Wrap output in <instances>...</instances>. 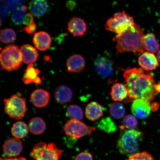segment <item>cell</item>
<instances>
[{
  "mask_svg": "<svg viewBox=\"0 0 160 160\" xmlns=\"http://www.w3.org/2000/svg\"><path fill=\"white\" fill-rule=\"evenodd\" d=\"M123 76L130 101L141 99L151 102L160 92V85L156 84L149 71L142 68H133L126 70Z\"/></svg>",
  "mask_w": 160,
  "mask_h": 160,
  "instance_id": "cell-1",
  "label": "cell"
},
{
  "mask_svg": "<svg viewBox=\"0 0 160 160\" xmlns=\"http://www.w3.org/2000/svg\"><path fill=\"white\" fill-rule=\"evenodd\" d=\"M144 36L141 27L135 23L122 34L113 38V40L117 43L118 52H132L136 54L138 52L142 53L145 51Z\"/></svg>",
  "mask_w": 160,
  "mask_h": 160,
  "instance_id": "cell-2",
  "label": "cell"
},
{
  "mask_svg": "<svg viewBox=\"0 0 160 160\" xmlns=\"http://www.w3.org/2000/svg\"><path fill=\"white\" fill-rule=\"evenodd\" d=\"M117 147L122 155L131 156L138 152L140 145L143 139L141 132L136 130H122Z\"/></svg>",
  "mask_w": 160,
  "mask_h": 160,
  "instance_id": "cell-3",
  "label": "cell"
},
{
  "mask_svg": "<svg viewBox=\"0 0 160 160\" xmlns=\"http://www.w3.org/2000/svg\"><path fill=\"white\" fill-rule=\"evenodd\" d=\"M0 61L2 70L10 72L19 69L23 62L20 49L14 45L7 46L1 52Z\"/></svg>",
  "mask_w": 160,
  "mask_h": 160,
  "instance_id": "cell-4",
  "label": "cell"
},
{
  "mask_svg": "<svg viewBox=\"0 0 160 160\" xmlns=\"http://www.w3.org/2000/svg\"><path fill=\"white\" fill-rule=\"evenodd\" d=\"M30 154L34 160H60L63 153L55 143L41 142L34 146Z\"/></svg>",
  "mask_w": 160,
  "mask_h": 160,
  "instance_id": "cell-5",
  "label": "cell"
},
{
  "mask_svg": "<svg viewBox=\"0 0 160 160\" xmlns=\"http://www.w3.org/2000/svg\"><path fill=\"white\" fill-rule=\"evenodd\" d=\"M135 23L133 18L125 11L116 13L108 20L105 25L107 31L120 35L127 31Z\"/></svg>",
  "mask_w": 160,
  "mask_h": 160,
  "instance_id": "cell-6",
  "label": "cell"
},
{
  "mask_svg": "<svg viewBox=\"0 0 160 160\" xmlns=\"http://www.w3.org/2000/svg\"><path fill=\"white\" fill-rule=\"evenodd\" d=\"M4 105L6 113L15 119H22L28 111L26 99L21 95H13L4 99Z\"/></svg>",
  "mask_w": 160,
  "mask_h": 160,
  "instance_id": "cell-7",
  "label": "cell"
},
{
  "mask_svg": "<svg viewBox=\"0 0 160 160\" xmlns=\"http://www.w3.org/2000/svg\"><path fill=\"white\" fill-rule=\"evenodd\" d=\"M63 129L68 137L73 139H79L91 135L95 131L96 128L89 127L79 120L71 119L66 122Z\"/></svg>",
  "mask_w": 160,
  "mask_h": 160,
  "instance_id": "cell-8",
  "label": "cell"
},
{
  "mask_svg": "<svg viewBox=\"0 0 160 160\" xmlns=\"http://www.w3.org/2000/svg\"><path fill=\"white\" fill-rule=\"evenodd\" d=\"M112 60L102 56H99L94 62L95 69L100 77L105 78L111 77L114 71Z\"/></svg>",
  "mask_w": 160,
  "mask_h": 160,
  "instance_id": "cell-9",
  "label": "cell"
},
{
  "mask_svg": "<svg viewBox=\"0 0 160 160\" xmlns=\"http://www.w3.org/2000/svg\"><path fill=\"white\" fill-rule=\"evenodd\" d=\"M22 149V143L21 140L15 138L6 140L3 145V153L9 158L19 155Z\"/></svg>",
  "mask_w": 160,
  "mask_h": 160,
  "instance_id": "cell-10",
  "label": "cell"
},
{
  "mask_svg": "<svg viewBox=\"0 0 160 160\" xmlns=\"http://www.w3.org/2000/svg\"><path fill=\"white\" fill-rule=\"evenodd\" d=\"M150 102L141 99H137L133 102L131 106L132 113L140 119L147 118L151 113Z\"/></svg>",
  "mask_w": 160,
  "mask_h": 160,
  "instance_id": "cell-11",
  "label": "cell"
},
{
  "mask_svg": "<svg viewBox=\"0 0 160 160\" xmlns=\"http://www.w3.org/2000/svg\"><path fill=\"white\" fill-rule=\"evenodd\" d=\"M138 62L142 68L148 71L156 69L159 65L157 58L153 53L149 52L142 53L138 58Z\"/></svg>",
  "mask_w": 160,
  "mask_h": 160,
  "instance_id": "cell-12",
  "label": "cell"
},
{
  "mask_svg": "<svg viewBox=\"0 0 160 160\" xmlns=\"http://www.w3.org/2000/svg\"><path fill=\"white\" fill-rule=\"evenodd\" d=\"M68 29L74 37H82L87 29V23L84 20L78 17H73L68 23Z\"/></svg>",
  "mask_w": 160,
  "mask_h": 160,
  "instance_id": "cell-13",
  "label": "cell"
},
{
  "mask_svg": "<svg viewBox=\"0 0 160 160\" xmlns=\"http://www.w3.org/2000/svg\"><path fill=\"white\" fill-rule=\"evenodd\" d=\"M33 43L38 49L44 51L49 49L51 45V37L49 34L45 32H38L34 35Z\"/></svg>",
  "mask_w": 160,
  "mask_h": 160,
  "instance_id": "cell-14",
  "label": "cell"
},
{
  "mask_svg": "<svg viewBox=\"0 0 160 160\" xmlns=\"http://www.w3.org/2000/svg\"><path fill=\"white\" fill-rule=\"evenodd\" d=\"M31 99L35 107L42 108L46 107L48 104L50 95L48 92L45 90L37 89L32 93Z\"/></svg>",
  "mask_w": 160,
  "mask_h": 160,
  "instance_id": "cell-15",
  "label": "cell"
},
{
  "mask_svg": "<svg viewBox=\"0 0 160 160\" xmlns=\"http://www.w3.org/2000/svg\"><path fill=\"white\" fill-rule=\"evenodd\" d=\"M54 95L56 101L61 104L69 103L72 99L73 96L71 89L65 85L58 87L55 90Z\"/></svg>",
  "mask_w": 160,
  "mask_h": 160,
  "instance_id": "cell-16",
  "label": "cell"
},
{
  "mask_svg": "<svg viewBox=\"0 0 160 160\" xmlns=\"http://www.w3.org/2000/svg\"><path fill=\"white\" fill-rule=\"evenodd\" d=\"M68 71L73 73L81 72L85 67L84 58L81 55L75 54L70 57L67 62Z\"/></svg>",
  "mask_w": 160,
  "mask_h": 160,
  "instance_id": "cell-17",
  "label": "cell"
},
{
  "mask_svg": "<svg viewBox=\"0 0 160 160\" xmlns=\"http://www.w3.org/2000/svg\"><path fill=\"white\" fill-rule=\"evenodd\" d=\"M20 52L23 62L27 64H31L35 62L38 57V53L37 49L29 44L22 46L20 48Z\"/></svg>",
  "mask_w": 160,
  "mask_h": 160,
  "instance_id": "cell-18",
  "label": "cell"
},
{
  "mask_svg": "<svg viewBox=\"0 0 160 160\" xmlns=\"http://www.w3.org/2000/svg\"><path fill=\"white\" fill-rule=\"evenodd\" d=\"M29 8L32 14L36 17H40L47 13L49 5L47 0H31Z\"/></svg>",
  "mask_w": 160,
  "mask_h": 160,
  "instance_id": "cell-19",
  "label": "cell"
},
{
  "mask_svg": "<svg viewBox=\"0 0 160 160\" xmlns=\"http://www.w3.org/2000/svg\"><path fill=\"white\" fill-rule=\"evenodd\" d=\"M40 73L39 70L35 68L33 63L29 64L25 71V74L22 79V81L26 84L31 83L40 84L42 83V80L39 77Z\"/></svg>",
  "mask_w": 160,
  "mask_h": 160,
  "instance_id": "cell-20",
  "label": "cell"
},
{
  "mask_svg": "<svg viewBox=\"0 0 160 160\" xmlns=\"http://www.w3.org/2000/svg\"><path fill=\"white\" fill-rule=\"evenodd\" d=\"M85 113L86 117L88 119L95 121L103 117V107L97 102H92L87 105Z\"/></svg>",
  "mask_w": 160,
  "mask_h": 160,
  "instance_id": "cell-21",
  "label": "cell"
},
{
  "mask_svg": "<svg viewBox=\"0 0 160 160\" xmlns=\"http://www.w3.org/2000/svg\"><path fill=\"white\" fill-rule=\"evenodd\" d=\"M110 94L114 101H122L128 97V91L123 84L115 83L111 88Z\"/></svg>",
  "mask_w": 160,
  "mask_h": 160,
  "instance_id": "cell-22",
  "label": "cell"
},
{
  "mask_svg": "<svg viewBox=\"0 0 160 160\" xmlns=\"http://www.w3.org/2000/svg\"><path fill=\"white\" fill-rule=\"evenodd\" d=\"M29 129L31 132L35 135H40L44 133L47 126L44 121L39 117L33 118L30 120Z\"/></svg>",
  "mask_w": 160,
  "mask_h": 160,
  "instance_id": "cell-23",
  "label": "cell"
},
{
  "mask_svg": "<svg viewBox=\"0 0 160 160\" xmlns=\"http://www.w3.org/2000/svg\"><path fill=\"white\" fill-rule=\"evenodd\" d=\"M145 49L149 52L154 53L158 52L160 45L153 33L147 34L144 38Z\"/></svg>",
  "mask_w": 160,
  "mask_h": 160,
  "instance_id": "cell-24",
  "label": "cell"
},
{
  "mask_svg": "<svg viewBox=\"0 0 160 160\" xmlns=\"http://www.w3.org/2000/svg\"><path fill=\"white\" fill-rule=\"evenodd\" d=\"M28 126L23 122H16L11 128L12 135L17 139H22L27 136L29 132Z\"/></svg>",
  "mask_w": 160,
  "mask_h": 160,
  "instance_id": "cell-25",
  "label": "cell"
},
{
  "mask_svg": "<svg viewBox=\"0 0 160 160\" xmlns=\"http://www.w3.org/2000/svg\"><path fill=\"white\" fill-rule=\"evenodd\" d=\"M97 127L100 129L103 130L107 133L114 132L117 127L111 118L107 117L102 119L98 123Z\"/></svg>",
  "mask_w": 160,
  "mask_h": 160,
  "instance_id": "cell-26",
  "label": "cell"
},
{
  "mask_svg": "<svg viewBox=\"0 0 160 160\" xmlns=\"http://www.w3.org/2000/svg\"><path fill=\"white\" fill-rule=\"evenodd\" d=\"M110 114L114 118L120 119L122 118L126 113L124 106L119 103H114L111 105L109 107Z\"/></svg>",
  "mask_w": 160,
  "mask_h": 160,
  "instance_id": "cell-27",
  "label": "cell"
},
{
  "mask_svg": "<svg viewBox=\"0 0 160 160\" xmlns=\"http://www.w3.org/2000/svg\"><path fill=\"white\" fill-rule=\"evenodd\" d=\"M17 39V35L13 30L7 28L1 30V40L2 42L5 44L13 43Z\"/></svg>",
  "mask_w": 160,
  "mask_h": 160,
  "instance_id": "cell-28",
  "label": "cell"
},
{
  "mask_svg": "<svg viewBox=\"0 0 160 160\" xmlns=\"http://www.w3.org/2000/svg\"><path fill=\"white\" fill-rule=\"evenodd\" d=\"M67 113L72 119L79 120L83 119V115L82 110L77 105H71L68 108Z\"/></svg>",
  "mask_w": 160,
  "mask_h": 160,
  "instance_id": "cell-29",
  "label": "cell"
},
{
  "mask_svg": "<svg viewBox=\"0 0 160 160\" xmlns=\"http://www.w3.org/2000/svg\"><path fill=\"white\" fill-rule=\"evenodd\" d=\"M123 125L120 127L121 130L125 128L128 130H135L138 126L137 120L134 116L128 115L124 118Z\"/></svg>",
  "mask_w": 160,
  "mask_h": 160,
  "instance_id": "cell-30",
  "label": "cell"
},
{
  "mask_svg": "<svg viewBox=\"0 0 160 160\" xmlns=\"http://www.w3.org/2000/svg\"><path fill=\"white\" fill-rule=\"evenodd\" d=\"M26 15V11L21 9L15 11L12 17V21L16 25H19L23 23V20Z\"/></svg>",
  "mask_w": 160,
  "mask_h": 160,
  "instance_id": "cell-31",
  "label": "cell"
},
{
  "mask_svg": "<svg viewBox=\"0 0 160 160\" xmlns=\"http://www.w3.org/2000/svg\"><path fill=\"white\" fill-rule=\"evenodd\" d=\"M128 160H155L153 156L147 152H138L129 156Z\"/></svg>",
  "mask_w": 160,
  "mask_h": 160,
  "instance_id": "cell-32",
  "label": "cell"
},
{
  "mask_svg": "<svg viewBox=\"0 0 160 160\" xmlns=\"http://www.w3.org/2000/svg\"><path fill=\"white\" fill-rule=\"evenodd\" d=\"M75 160H93L91 153L87 152H82L76 156Z\"/></svg>",
  "mask_w": 160,
  "mask_h": 160,
  "instance_id": "cell-33",
  "label": "cell"
},
{
  "mask_svg": "<svg viewBox=\"0 0 160 160\" xmlns=\"http://www.w3.org/2000/svg\"><path fill=\"white\" fill-rule=\"evenodd\" d=\"M37 27V25L34 22H32L25 27L23 29V31L29 34H32L35 32Z\"/></svg>",
  "mask_w": 160,
  "mask_h": 160,
  "instance_id": "cell-34",
  "label": "cell"
},
{
  "mask_svg": "<svg viewBox=\"0 0 160 160\" xmlns=\"http://www.w3.org/2000/svg\"><path fill=\"white\" fill-rule=\"evenodd\" d=\"M33 20V15L31 13H28L26 14L24 19L23 24L28 25L32 22Z\"/></svg>",
  "mask_w": 160,
  "mask_h": 160,
  "instance_id": "cell-35",
  "label": "cell"
},
{
  "mask_svg": "<svg viewBox=\"0 0 160 160\" xmlns=\"http://www.w3.org/2000/svg\"><path fill=\"white\" fill-rule=\"evenodd\" d=\"M68 9L72 10L74 9L76 6V3L72 1H69L67 2L66 4Z\"/></svg>",
  "mask_w": 160,
  "mask_h": 160,
  "instance_id": "cell-36",
  "label": "cell"
},
{
  "mask_svg": "<svg viewBox=\"0 0 160 160\" xmlns=\"http://www.w3.org/2000/svg\"><path fill=\"white\" fill-rule=\"evenodd\" d=\"M1 160H26L25 158H1Z\"/></svg>",
  "mask_w": 160,
  "mask_h": 160,
  "instance_id": "cell-37",
  "label": "cell"
},
{
  "mask_svg": "<svg viewBox=\"0 0 160 160\" xmlns=\"http://www.w3.org/2000/svg\"><path fill=\"white\" fill-rule=\"evenodd\" d=\"M8 2L12 5H16L21 1V0H7Z\"/></svg>",
  "mask_w": 160,
  "mask_h": 160,
  "instance_id": "cell-38",
  "label": "cell"
},
{
  "mask_svg": "<svg viewBox=\"0 0 160 160\" xmlns=\"http://www.w3.org/2000/svg\"><path fill=\"white\" fill-rule=\"evenodd\" d=\"M157 58L158 61L160 62V50H159L158 52Z\"/></svg>",
  "mask_w": 160,
  "mask_h": 160,
  "instance_id": "cell-39",
  "label": "cell"
}]
</instances>
